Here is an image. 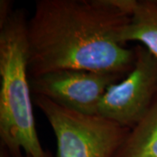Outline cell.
Listing matches in <instances>:
<instances>
[{"mask_svg": "<svg viewBox=\"0 0 157 157\" xmlns=\"http://www.w3.org/2000/svg\"><path fill=\"white\" fill-rule=\"evenodd\" d=\"M11 4L10 1L2 0L0 2V26L4 25L12 14Z\"/></svg>", "mask_w": 157, "mask_h": 157, "instance_id": "obj_8", "label": "cell"}, {"mask_svg": "<svg viewBox=\"0 0 157 157\" xmlns=\"http://www.w3.org/2000/svg\"><path fill=\"white\" fill-rule=\"evenodd\" d=\"M129 21L122 33V41L138 42L157 57V1L125 0Z\"/></svg>", "mask_w": 157, "mask_h": 157, "instance_id": "obj_6", "label": "cell"}, {"mask_svg": "<svg viewBox=\"0 0 157 157\" xmlns=\"http://www.w3.org/2000/svg\"><path fill=\"white\" fill-rule=\"evenodd\" d=\"M1 148H3L2 150L4 151V154H5L6 157H27L26 155H25V154L23 152H19V153H16V154H10V153L6 151V149H5L4 147H1Z\"/></svg>", "mask_w": 157, "mask_h": 157, "instance_id": "obj_9", "label": "cell"}, {"mask_svg": "<svg viewBox=\"0 0 157 157\" xmlns=\"http://www.w3.org/2000/svg\"><path fill=\"white\" fill-rule=\"evenodd\" d=\"M27 18L13 11L0 26V139L10 154L51 157L41 146L36 130L27 53Z\"/></svg>", "mask_w": 157, "mask_h": 157, "instance_id": "obj_2", "label": "cell"}, {"mask_svg": "<svg viewBox=\"0 0 157 157\" xmlns=\"http://www.w3.org/2000/svg\"><path fill=\"white\" fill-rule=\"evenodd\" d=\"M125 0H39L27 20L29 77L74 69L126 76L135 48L122 41Z\"/></svg>", "mask_w": 157, "mask_h": 157, "instance_id": "obj_1", "label": "cell"}, {"mask_svg": "<svg viewBox=\"0 0 157 157\" xmlns=\"http://www.w3.org/2000/svg\"><path fill=\"white\" fill-rule=\"evenodd\" d=\"M134 48V67L108 88L98 108L99 115L128 129L140 122L157 98V57L142 45Z\"/></svg>", "mask_w": 157, "mask_h": 157, "instance_id": "obj_4", "label": "cell"}, {"mask_svg": "<svg viewBox=\"0 0 157 157\" xmlns=\"http://www.w3.org/2000/svg\"><path fill=\"white\" fill-rule=\"evenodd\" d=\"M33 98L54 133L57 157H113L130 131L99 114L74 112L42 96Z\"/></svg>", "mask_w": 157, "mask_h": 157, "instance_id": "obj_3", "label": "cell"}, {"mask_svg": "<svg viewBox=\"0 0 157 157\" xmlns=\"http://www.w3.org/2000/svg\"><path fill=\"white\" fill-rule=\"evenodd\" d=\"M113 157H157V98Z\"/></svg>", "mask_w": 157, "mask_h": 157, "instance_id": "obj_7", "label": "cell"}, {"mask_svg": "<svg viewBox=\"0 0 157 157\" xmlns=\"http://www.w3.org/2000/svg\"><path fill=\"white\" fill-rule=\"evenodd\" d=\"M125 76L67 69L30 78L33 96H42L61 107L85 114H98L108 88Z\"/></svg>", "mask_w": 157, "mask_h": 157, "instance_id": "obj_5", "label": "cell"}, {"mask_svg": "<svg viewBox=\"0 0 157 157\" xmlns=\"http://www.w3.org/2000/svg\"><path fill=\"white\" fill-rule=\"evenodd\" d=\"M0 157H5V155H4V154H3L2 152H0Z\"/></svg>", "mask_w": 157, "mask_h": 157, "instance_id": "obj_10", "label": "cell"}]
</instances>
